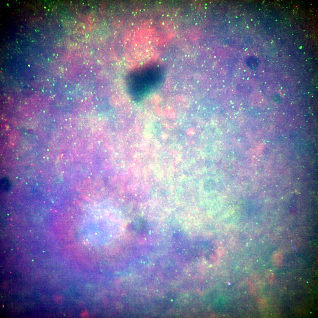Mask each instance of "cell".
Masks as SVG:
<instances>
[{
	"mask_svg": "<svg viewBox=\"0 0 318 318\" xmlns=\"http://www.w3.org/2000/svg\"><path fill=\"white\" fill-rule=\"evenodd\" d=\"M11 187V183L6 178L4 177L1 179L0 188L1 191L4 192L7 191L10 189Z\"/></svg>",
	"mask_w": 318,
	"mask_h": 318,
	"instance_id": "cell-1",
	"label": "cell"
}]
</instances>
